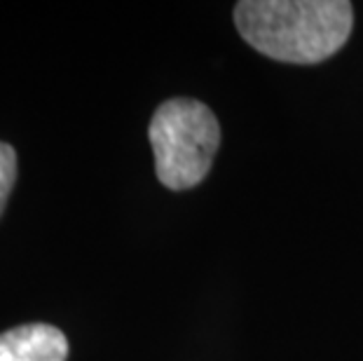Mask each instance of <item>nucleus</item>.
Here are the masks:
<instances>
[{"label":"nucleus","mask_w":363,"mask_h":361,"mask_svg":"<svg viewBox=\"0 0 363 361\" xmlns=\"http://www.w3.org/2000/svg\"><path fill=\"white\" fill-rule=\"evenodd\" d=\"M235 24L260 55L286 64H319L347 43L354 10L347 0H242Z\"/></svg>","instance_id":"nucleus-1"},{"label":"nucleus","mask_w":363,"mask_h":361,"mask_svg":"<svg viewBox=\"0 0 363 361\" xmlns=\"http://www.w3.org/2000/svg\"><path fill=\"white\" fill-rule=\"evenodd\" d=\"M150 145L162 186L188 190L204 181L220 143V127L208 106L195 99H169L150 120Z\"/></svg>","instance_id":"nucleus-2"},{"label":"nucleus","mask_w":363,"mask_h":361,"mask_svg":"<svg viewBox=\"0 0 363 361\" xmlns=\"http://www.w3.org/2000/svg\"><path fill=\"white\" fill-rule=\"evenodd\" d=\"M68 340L57 326L24 324L0 333V361H66Z\"/></svg>","instance_id":"nucleus-3"},{"label":"nucleus","mask_w":363,"mask_h":361,"mask_svg":"<svg viewBox=\"0 0 363 361\" xmlns=\"http://www.w3.org/2000/svg\"><path fill=\"white\" fill-rule=\"evenodd\" d=\"M14 179H17V152L10 143L0 141V213H3L7 197L12 193Z\"/></svg>","instance_id":"nucleus-4"}]
</instances>
